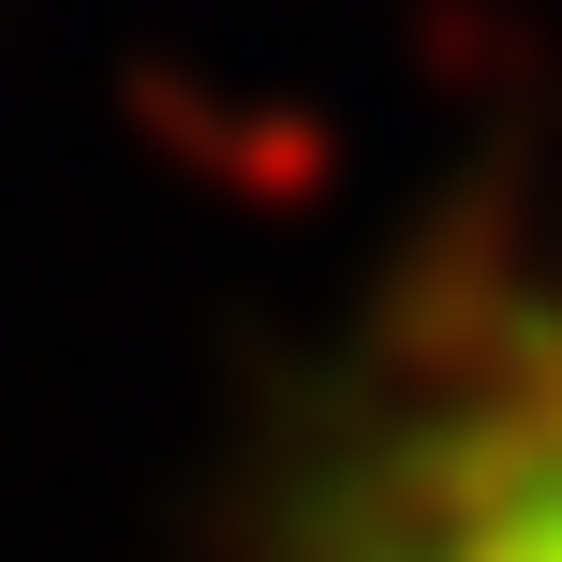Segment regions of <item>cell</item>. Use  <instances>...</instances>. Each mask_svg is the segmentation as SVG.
<instances>
[{
  "instance_id": "1",
  "label": "cell",
  "mask_w": 562,
  "mask_h": 562,
  "mask_svg": "<svg viewBox=\"0 0 562 562\" xmlns=\"http://www.w3.org/2000/svg\"><path fill=\"white\" fill-rule=\"evenodd\" d=\"M400 562H562V400L488 459L474 488H445V504L400 533Z\"/></svg>"
}]
</instances>
